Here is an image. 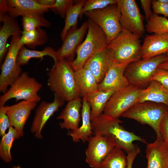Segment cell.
I'll use <instances>...</instances> for the list:
<instances>
[{
    "label": "cell",
    "instance_id": "ffe728a7",
    "mask_svg": "<svg viewBox=\"0 0 168 168\" xmlns=\"http://www.w3.org/2000/svg\"><path fill=\"white\" fill-rule=\"evenodd\" d=\"M168 33L153 34L147 35L142 45V58H148L167 53Z\"/></svg>",
    "mask_w": 168,
    "mask_h": 168
},
{
    "label": "cell",
    "instance_id": "d6a6232c",
    "mask_svg": "<svg viewBox=\"0 0 168 168\" xmlns=\"http://www.w3.org/2000/svg\"><path fill=\"white\" fill-rule=\"evenodd\" d=\"M147 32L153 34L168 33V20L153 13L145 26Z\"/></svg>",
    "mask_w": 168,
    "mask_h": 168
},
{
    "label": "cell",
    "instance_id": "7bdbcfd3",
    "mask_svg": "<svg viewBox=\"0 0 168 168\" xmlns=\"http://www.w3.org/2000/svg\"><path fill=\"white\" fill-rule=\"evenodd\" d=\"M168 70V61L160 64L158 67Z\"/></svg>",
    "mask_w": 168,
    "mask_h": 168
},
{
    "label": "cell",
    "instance_id": "e0dca14e",
    "mask_svg": "<svg viewBox=\"0 0 168 168\" xmlns=\"http://www.w3.org/2000/svg\"><path fill=\"white\" fill-rule=\"evenodd\" d=\"M37 102L23 100L17 104L6 106V113L10 126L17 131L20 137L24 134V128L31 111L37 106Z\"/></svg>",
    "mask_w": 168,
    "mask_h": 168
},
{
    "label": "cell",
    "instance_id": "f35d334b",
    "mask_svg": "<svg viewBox=\"0 0 168 168\" xmlns=\"http://www.w3.org/2000/svg\"><path fill=\"white\" fill-rule=\"evenodd\" d=\"M152 8L153 13L162 14L164 17H168V3L161 2L159 0H152Z\"/></svg>",
    "mask_w": 168,
    "mask_h": 168
},
{
    "label": "cell",
    "instance_id": "4dcf8cb0",
    "mask_svg": "<svg viewBox=\"0 0 168 168\" xmlns=\"http://www.w3.org/2000/svg\"><path fill=\"white\" fill-rule=\"evenodd\" d=\"M127 156L123 150L115 147L101 163L99 168H126Z\"/></svg>",
    "mask_w": 168,
    "mask_h": 168
},
{
    "label": "cell",
    "instance_id": "74e56055",
    "mask_svg": "<svg viewBox=\"0 0 168 168\" xmlns=\"http://www.w3.org/2000/svg\"><path fill=\"white\" fill-rule=\"evenodd\" d=\"M159 130L164 143L168 148V111L160 121Z\"/></svg>",
    "mask_w": 168,
    "mask_h": 168
},
{
    "label": "cell",
    "instance_id": "f1b7e54d",
    "mask_svg": "<svg viewBox=\"0 0 168 168\" xmlns=\"http://www.w3.org/2000/svg\"><path fill=\"white\" fill-rule=\"evenodd\" d=\"M86 0L77 1L71 4L67 9L64 27L61 34L63 41L68 30L72 27H77V19Z\"/></svg>",
    "mask_w": 168,
    "mask_h": 168
},
{
    "label": "cell",
    "instance_id": "8fae6325",
    "mask_svg": "<svg viewBox=\"0 0 168 168\" xmlns=\"http://www.w3.org/2000/svg\"><path fill=\"white\" fill-rule=\"evenodd\" d=\"M121 13L120 22L123 28L141 37L145 28L143 17L134 0H117Z\"/></svg>",
    "mask_w": 168,
    "mask_h": 168
},
{
    "label": "cell",
    "instance_id": "4316f807",
    "mask_svg": "<svg viewBox=\"0 0 168 168\" xmlns=\"http://www.w3.org/2000/svg\"><path fill=\"white\" fill-rule=\"evenodd\" d=\"M48 56L51 57L56 63L58 60L57 51L50 47H45L41 51L30 50L23 45L21 48L17 58V63L21 66L27 64L31 58H40L43 59L44 56Z\"/></svg>",
    "mask_w": 168,
    "mask_h": 168
},
{
    "label": "cell",
    "instance_id": "bcb514c9",
    "mask_svg": "<svg viewBox=\"0 0 168 168\" xmlns=\"http://www.w3.org/2000/svg\"><path fill=\"white\" fill-rule=\"evenodd\" d=\"M166 54H167V55L168 56V52Z\"/></svg>",
    "mask_w": 168,
    "mask_h": 168
},
{
    "label": "cell",
    "instance_id": "b9f144b4",
    "mask_svg": "<svg viewBox=\"0 0 168 168\" xmlns=\"http://www.w3.org/2000/svg\"><path fill=\"white\" fill-rule=\"evenodd\" d=\"M40 4L47 7L49 9L51 8L55 4L56 0H36Z\"/></svg>",
    "mask_w": 168,
    "mask_h": 168
},
{
    "label": "cell",
    "instance_id": "d4e9b609",
    "mask_svg": "<svg viewBox=\"0 0 168 168\" xmlns=\"http://www.w3.org/2000/svg\"><path fill=\"white\" fill-rule=\"evenodd\" d=\"M74 74L81 96H83L98 90L99 83L89 69L83 67L74 71Z\"/></svg>",
    "mask_w": 168,
    "mask_h": 168
},
{
    "label": "cell",
    "instance_id": "836d02e7",
    "mask_svg": "<svg viewBox=\"0 0 168 168\" xmlns=\"http://www.w3.org/2000/svg\"><path fill=\"white\" fill-rule=\"evenodd\" d=\"M117 3V0H86L81 11L79 17L82 18L86 12L104 8L109 5Z\"/></svg>",
    "mask_w": 168,
    "mask_h": 168
},
{
    "label": "cell",
    "instance_id": "3957f363",
    "mask_svg": "<svg viewBox=\"0 0 168 168\" xmlns=\"http://www.w3.org/2000/svg\"><path fill=\"white\" fill-rule=\"evenodd\" d=\"M86 37L77 48L76 58L69 63L74 71L82 68L86 61L98 51L107 47L106 35L97 24L88 19Z\"/></svg>",
    "mask_w": 168,
    "mask_h": 168
},
{
    "label": "cell",
    "instance_id": "d590c367",
    "mask_svg": "<svg viewBox=\"0 0 168 168\" xmlns=\"http://www.w3.org/2000/svg\"><path fill=\"white\" fill-rule=\"evenodd\" d=\"M11 127L9 118L6 113V106H0V135L3 136Z\"/></svg>",
    "mask_w": 168,
    "mask_h": 168
},
{
    "label": "cell",
    "instance_id": "cb8c5ba5",
    "mask_svg": "<svg viewBox=\"0 0 168 168\" xmlns=\"http://www.w3.org/2000/svg\"><path fill=\"white\" fill-rule=\"evenodd\" d=\"M147 101L162 103L168 107V89L159 82L152 80L146 89L141 90L137 103Z\"/></svg>",
    "mask_w": 168,
    "mask_h": 168
},
{
    "label": "cell",
    "instance_id": "44dd1931",
    "mask_svg": "<svg viewBox=\"0 0 168 168\" xmlns=\"http://www.w3.org/2000/svg\"><path fill=\"white\" fill-rule=\"evenodd\" d=\"M82 103L80 97L68 102V103L60 114L57 117L58 119H62L59 124L62 129L68 131H74L77 129L81 119L80 110Z\"/></svg>",
    "mask_w": 168,
    "mask_h": 168
},
{
    "label": "cell",
    "instance_id": "f6af8a7d",
    "mask_svg": "<svg viewBox=\"0 0 168 168\" xmlns=\"http://www.w3.org/2000/svg\"><path fill=\"white\" fill-rule=\"evenodd\" d=\"M12 168H23L20 166H14Z\"/></svg>",
    "mask_w": 168,
    "mask_h": 168
},
{
    "label": "cell",
    "instance_id": "6da1fadb",
    "mask_svg": "<svg viewBox=\"0 0 168 168\" xmlns=\"http://www.w3.org/2000/svg\"><path fill=\"white\" fill-rule=\"evenodd\" d=\"M94 135L104 137L116 147L128 153L133 150L136 145L133 142L138 141L147 143L144 139L133 133L126 130L120 125L122 121L102 113L91 120Z\"/></svg>",
    "mask_w": 168,
    "mask_h": 168
},
{
    "label": "cell",
    "instance_id": "30bf717a",
    "mask_svg": "<svg viewBox=\"0 0 168 168\" xmlns=\"http://www.w3.org/2000/svg\"><path fill=\"white\" fill-rule=\"evenodd\" d=\"M140 88L132 85L115 91L107 102L103 113L119 118L125 111L137 103Z\"/></svg>",
    "mask_w": 168,
    "mask_h": 168
},
{
    "label": "cell",
    "instance_id": "7a4b0ae2",
    "mask_svg": "<svg viewBox=\"0 0 168 168\" xmlns=\"http://www.w3.org/2000/svg\"><path fill=\"white\" fill-rule=\"evenodd\" d=\"M47 85L50 90L64 101L68 102L81 96L74 71L65 59L58 60L48 69Z\"/></svg>",
    "mask_w": 168,
    "mask_h": 168
},
{
    "label": "cell",
    "instance_id": "277c9868",
    "mask_svg": "<svg viewBox=\"0 0 168 168\" xmlns=\"http://www.w3.org/2000/svg\"><path fill=\"white\" fill-rule=\"evenodd\" d=\"M140 37L123 28L107 47L113 52L116 62L129 64L142 58Z\"/></svg>",
    "mask_w": 168,
    "mask_h": 168
},
{
    "label": "cell",
    "instance_id": "7c38bea8",
    "mask_svg": "<svg viewBox=\"0 0 168 168\" xmlns=\"http://www.w3.org/2000/svg\"><path fill=\"white\" fill-rule=\"evenodd\" d=\"M49 7L39 3L36 0H0V12L7 13L13 17L45 13L49 11Z\"/></svg>",
    "mask_w": 168,
    "mask_h": 168
},
{
    "label": "cell",
    "instance_id": "5bb4252c",
    "mask_svg": "<svg viewBox=\"0 0 168 168\" xmlns=\"http://www.w3.org/2000/svg\"><path fill=\"white\" fill-rule=\"evenodd\" d=\"M51 102L42 101L37 108L30 129L31 132L38 139H41L42 131L46 122L58 109L63 105L64 101L54 95Z\"/></svg>",
    "mask_w": 168,
    "mask_h": 168
},
{
    "label": "cell",
    "instance_id": "1f68e13d",
    "mask_svg": "<svg viewBox=\"0 0 168 168\" xmlns=\"http://www.w3.org/2000/svg\"><path fill=\"white\" fill-rule=\"evenodd\" d=\"M44 14H35L22 16L23 31H28L42 27L50 26V23L45 18Z\"/></svg>",
    "mask_w": 168,
    "mask_h": 168
},
{
    "label": "cell",
    "instance_id": "ee69618b",
    "mask_svg": "<svg viewBox=\"0 0 168 168\" xmlns=\"http://www.w3.org/2000/svg\"><path fill=\"white\" fill-rule=\"evenodd\" d=\"M160 1L168 3V0H159Z\"/></svg>",
    "mask_w": 168,
    "mask_h": 168
},
{
    "label": "cell",
    "instance_id": "ba28073f",
    "mask_svg": "<svg viewBox=\"0 0 168 168\" xmlns=\"http://www.w3.org/2000/svg\"><path fill=\"white\" fill-rule=\"evenodd\" d=\"M84 15L98 25L107 36L109 44L121 32V14L117 3L101 9L87 12Z\"/></svg>",
    "mask_w": 168,
    "mask_h": 168
},
{
    "label": "cell",
    "instance_id": "484cf974",
    "mask_svg": "<svg viewBox=\"0 0 168 168\" xmlns=\"http://www.w3.org/2000/svg\"><path fill=\"white\" fill-rule=\"evenodd\" d=\"M115 92L98 90L83 96L90 106L91 120L102 113L109 100Z\"/></svg>",
    "mask_w": 168,
    "mask_h": 168
},
{
    "label": "cell",
    "instance_id": "5b68a950",
    "mask_svg": "<svg viewBox=\"0 0 168 168\" xmlns=\"http://www.w3.org/2000/svg\"><path fill=\"white\" fill-rule=\"evenodd\" d=\"M167 61L168 56L166 54L142 58L129 63L125 69L124 75L129 85L142 89L149 85L159 66Z\"/></svg>",
    "mask_w": 168,
    "mask_h": 168
},
{
    "label": "cell",
    "instance_id": "9c48e42d",
    "mask_svg": "<svg viewBox=\"0 0 168 168\" xmlns=\"http://www.w3.org/2000/svg\"><path fill=\"white\" fill-rule=\"evenodd\" d=\"M21 35L12 37L6 56L1 66L0 92L3 93L22 72L21 66L17 63L18 53L23 46L20 42Z\"/></svg>",
    "mask_w": 168,
    "mask_h": 168
},
{
    "label": "cell",
    "instance_id": "d6986e66",
    "mask_svg": "<svg viewBox=\"0 0 168 168\" xmlns=\"http://www.w3.org/2000/svg\"><path fill=\"white\" fill-rule=\"evenodd\" d=\"M145 152L147 160L146 168H168V148L162 137L147 144Z\"/></svg>",
    "mask_w": 168,
    "mask_h": 168
},
{
    "label": "cell",
    "instance_id": "603a6c76",
    "mask_svg": "<svg viewBox=\"0 0 168 168\" xmlns=\"http://www.w3.org/2000/svg\"><path fill=\"white\" fill-rule=\"evenodd\" d=\"M0 21L3 22L0 29V62L2 63L8 49L7 47L8 39L11 36L21 35L22 31L15 18L7 13L4 15Z\"/></svg>",
    "mask_w": 168,
    "mask_h": 168
},
{
    "label": "cell",
    "instance_id": "ac0fdd59",
    "mask_svg": "<svg viewBox=\"0 0 168 168\" xmlns=\"http://www.w3.org/2000/svg\"><path fill=\"white\" fill-rule=\"evenodd\" d=\"M128 64L115 61L101 82L99 84L98 90L103 91H116L129 85L124 75V72Z\"/></svg>",
    "mask_w": 168,
    "mask_h": 168
},
{
    "label": "cell",
    "instance_id": "f546056e",
    "mask_svg": "<svg viewBox=\"0 0 168 168\" xmlns=\"http://www.w3.org/2000/svg\"><path fill=\"white\" fill-rule=\"evenodd\" d=\"M20 137L16 130L11 126L7 133L2 137L0 143V157L5 162L8 163L12 161L11 149L13 142Z\"/></svg>",
    "mask_w": 168,
    "mask_h": 168
},
{
    "label": "cell",
    "instance_id": "ab89813d",
    "mask_svg": "<svg viewBox=\"0 0 168 168\" xmlns=\"http://www.w3.org/2000/svg\"><path fill=\"white\" fill-rule=\"evenodd\" d=\"M141 7L144 11L145 17L148 20L153 14L152 11V1L151 0H141Z\"/></svg>",
    "mask_w": 168,
    "mask_h": 168
},
{
    "label": "cell",
    "instance_id": "4fadbf2b",
    "mask_svg": "<svg viewBox=\"0 0 168 168\" xmlns=\"http://www.w3.org/2000/svg\"><path fill=\"white\" fill-rule=\"evenodd\" d=\"M85 151L86 161L92 168H99L103 161L115 147L106 138L98 135L88 139Z\"/></svg>",
    "mask_w": 168,
    "mask_h": 168
},
{
    "label": "cell",
    "instance_id": "7402d4cb",
    "mask_svg": "<svg viewBox=\"0 0 168 168\" xmlns=\"http://www.w3.org/2000/svg\"><path fill=\"white\" fill-rule=\"evenodd\" d=\"M82 124L74 131H69L68 135L70 136L73 142H77L82 140L88 141L93 134L91 119V108L89 104L83 97L81 110Z\"/></svg>",
    "mask_w": 168,
    "mask_h": 168
},
{
    "label": "cell",
    "instance_id": "52a82bcc",
    "mask_svg": "<svg viewBox=\"0 0 168 168\" xmlns=\"http://www.w3.org/2000/svg\"><path fill=\"white\" fill-rule=\"evenodd\" d=\"M42 87V84L35 78L30 77L26 72H22L9 89L1 96L0 106L4 105L12 98H15L16 101L23 100L38 103L41 100L38 93Z\"/></svg>",
    "mask_w": 168,
    "mask_h": 168
},
{
    "label": "cell",
    "instance_id": "2e32d148",
    "mask_svg": "<svg viewBox=\"0 0 168 168\" xmlns=\"http://www.w3.org/2000/svg\"><path fill=\"white\" fill-rule=\"evenodd\" d=\"M115 61L113 52L106 47L97 52L85 63L84 67L93 73L99 84Z\"/></svg>",
    "mask_w": 168,
    "mask_h": 168
},
{
    "label": "cell",
    "instance_id": "e575fe53",
    "mask_svg": "<svg viewBox=\"0 0 168 168\" xmlns=\"http://www.w3.org/2000/svg\"><path fill=\"white\" fill-rule=\"evenodd\" d=\"M74 2L72 0H56L54 5L50 9L63 18H65L67 9Z\"/></svg>",
    "mask_w": 168,
    "mask_h": 168
},
{
    "label": "cell",
    "instance_id": "60d3db41",
    "mask_svg": "<svg viewBox=\"0 0 168 168\" xmlns=\"http://www.w3.org/2000/svg\"><path fill=\"white\" fill-rule=\"evenodd\" d=\"M138 153L135 151H133L128 153L127 156V166L126 168H132L133 163Z\"/></svg>",
    "mask_w": 168,
    "mask_h": 168
},
{
    "label": "cell",
    "instance_id": "8992f818",
    "mask_svg": "<svg viewBox=\"0 0 168 168\" xmlns=\"http://www.w3.org/2000/svg\"><path fill=\"white\" fill-rule=\"evenodd\" d=\"M168 111V107L163 104L152 102L137 103L121 115L134 120L142 124H147L155 131L156 138L161 137L159 125L162 117Z\"/></svg>",
    "mask_w": 168,
    "mask_h": 168
},
{
    "label": "cell",
    "instance_id": "8d00e7d4",
    "mask_svg": "<svg viewBox=\"0 0 168 168\" xmlns=\"http://www.w3.org/2000/svg\"><path fill=\"white\" fill-rule=\"evenodd\" d=\"M152 80L159 82L168 89V70L157 68L152 77Z\"/></svg>",
    "mask_w": 168,
    "mask_h": 168
},
{
    "label": "cell",
    "instance_id": "9a60e30c",
    "mask_svg": "<svg viewBox=\"0 0 168 168\" xmlns=\"http://www.w3.org/2000/svg\"><path fill=\"white\" fill-rule=\"evenodd\" d=\"M88 30L87 21L78 28L72 27L68 31L63 44L57 51L58 60L65 59L69 62L74 60L77 49Z\"/></svg>",
    "mask_w": 168,
    "mask_h": 168
},
{
    "label": "cell",
    "instance_id": "83f0119b",
    "mask_svg": "<svg viewBox=\"0 0 168 168\" xmlns=\"http://www.w3.org/2000/svg\"><path fill=\"white\" fill-rule=\"evenodd\" d=\"M47 38L45 30L38 28L28 31H22L20 42L22 46L26 45L29 48L35 49L37 46L45 43Z\"/></svg>",
    "mask_w": 168,
    "mask_h": 168
}]
</instances>
